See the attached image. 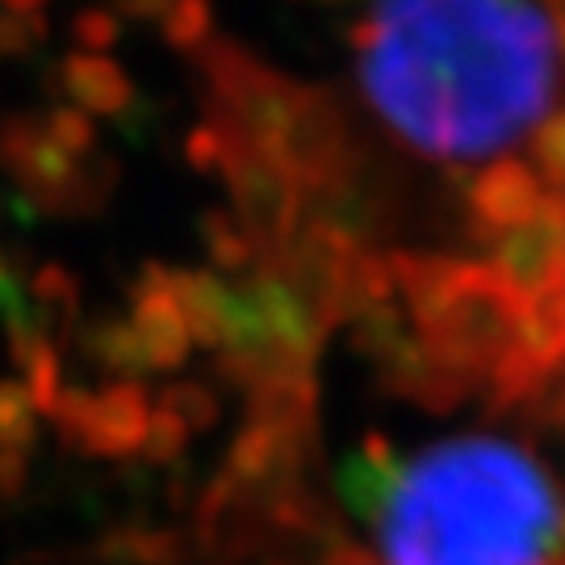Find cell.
<instances>
[{"label":"cell","instance_id":"obj_1","mask_svg":"<svg viewBox=\"0 0 565 565\" xmlns=\"http://www.w3.org/2000/svg\"><path fill=\"white\" fill-rule=\"evenodd\" d=\"M352 46L364 102L431 160L507 151L541 130L557 97V9L382 4L356 21Z\"/></svg>","mask_w":565,"mask_h":565},{"label":"cell","instance_id":"obj_2","mask_svg":"<svg viewBox=\"0 0 565 565\" xmlns=\"http://www.w3.org/2000/svg\"><path fill=\"white\" fill-rule=\"evenodd\" d=\"M382 565H565L557 486L527 448L461 436L403 461Z\"/></svg>","mask_w":565,"mask_h":565},{"label":"cell","instance_id":"obj_3","mask_svg":"<svg viewBox=\"0 0 565 565\" xmlns=\"http://www.w3.org/2000/svg\"><path fill=\"white\" fill-rule=\"evenodd\" d=\"M205 118L260 147L298 177L306 202L361 181V147L340 102L256 60L247 46L214 39L202 51Z\"/></svg>","mask_w":565,"mask_h":565},{"label":"cell","instance_id":"obj_4","mask_svg":"<svg viewBox=\"0 0 565 565\" xmlns=\"http://www.w3.org/2000/svg\"><path fill=\"white\" fill-rule=\"evenodd\" d=\"M394 289L424 352L469 394L503 382L524 331V306L503 289L486 260H452L424 252H385Z\"/></svg>","mask_w":565,"mask_h":565},{"label":"cell","instance_id":"obj_5","mask_svg":"<svg viewBox=\"0 0 565 565\" xmlns=\"http://www.w3.org/2000/svg\"><path fill=\"white\" fill-rule=\"evenodd\" d=\"M0 168L21 189V202L34 214L51 218H88L97 214L114 184V160H72L42 135V118L34 114H4L0 118Z\"/></svg>","mask_w":565,"mask_h":565},{"label":"cell","instance_id":"obj_6","mask_svg":"<svg viewBox=\"0 0 565 565\" xmlns=\"http://www.w3.org/2000/svg\"><path fill=\"white\" fill-rule=\"evenodd\" d=\"M218 135H223L218 181L226 184V193L235 202V218H239V226L247 231L252 247H256V264L277 260L306 226L302 184H298V177L277 156H268L260 147L243 142L226 126H218Z\"/></svg>","mask_w":565,"mask_h":565},{"label":"cell","instance_id":"obj_7","mask_svg":"<svg viewBox=\"0 0 565 565\" xmlns=\"http://www.w3.org/2000/svg\"><path fill=\"white\" fill-rule=\"evenodd\" d=\"M490 273L524 306H541L565 289V198L548 193L545 210L520 231L490 243Z\"/></svg>","mask_w":565,"mask_h":565},{"label":"cell","instance_id":"obj_8","mask_svg":"<svg viewBox=\"0 0 565 565\" xmlns=\"http://www.w3.org/2000/svg\"><path fill=\"white\" fill-rule=\"evenodd\" d=\"M465 198H469L473 231H478L482 239H499L507 231L527 226L545 210L548 189H545V181L536 177L532 163L507 156V160L482 168V172L469 181Z\"/></svg>","mask_w":565,"mask_h":565},{"label":"cell","instance_id":"obj_9","mask_svg":"<svg viewBox=\"0 0 565 565\" xmlns=\"http://www.w3.org/2000/svg\"><path fill=\"white\" fill-rule=\"evenodd\" d=\"M130 331L139 340L142 369L147 373H177L184 369L193 340L184 327L181 306L168 294V268L163 264H147L139 273V281L130 289Z\"/></svg>","mask_w":565,"mask_h":565},{"label":"cell","instance_id":"obj_10","mask_svg":"<svg viewBox=\"0 0 565 565\" xmlns=\"http://www.w3.org/2000/svg\"><path fill=\"white\" fill-rule=\"evenodd\" d=\"M403 478V457L398 448L385 440L382 431H369L356 452H348L335 473V490H340V503L361 520V524L377 527L385 515V507L398 490Z\"/></svg>","mask_w":565,"mask_h":565},{"label":"cell","instance_id":"obj_11","mask_svg":"<svg viewBox=\"0 0 565 565\" xmlns=\"http://www.w3.org/2000/svg\"><path fill=\"white\" fill-rule=\"evenodd\" d=\"M151 394L142 382H109L93 403V419L84 431L81 452L88 457H130L147 440L151 424Z\"/></svg>","mask_w":565,"mask_h":565},{"label":"cell","instance_id":"obj_12","mask_svg":"<svg viewBox=\"0 0 565 565\" xmlns=\"http://www.w3.org/2000/svg\"><path fill=\"white\" fill-rule=\"evenodd\" d=\"M168 294L181 306L189 340L218 356L235 319V285L210 268H168Z\"/></svg>","mask_w":565,"mask_h":565},{"label":"cell","instance_id":"obj_13","mask_svg":"<svg viewBox=\"0 0 565 565\" xmlns=\"http://www.w3.org/2000/svg\"><path fill=\"white\" fill-rule=\"evenodd\" d=\"M60 84L67 93V105L84 109L88 118H121L135 109V84L109 55H67L60 63Z\"/></svg>","mask_w":565,"mask_h":565},{"label":"cell","instance_id":"obj_14","mask_svg":"<svg viewBox=\"0 0 565 565\" xmlns=\"http://www.w3.org/2000/svg\"><path fill=\"white\" fill-rule=\"evenodd\" d=\"M93 553L105 565H184V557H189V536L177 532V527L121 524V527H109Z\"/></svg>","mask_w":565,"mask_h":565},{"label":"cell","instance_id":"obj_15","mask_svg":"<svg viewBox=\"0 0 565 565\" xmlns=\"http://www.w3.org/2000/svg\"><path fill=\"white\" fill-rule=\"evenodd\" d=\"M25 289H30V306H34V315H39L42 327H67L81 319V277L67 268V264H55L46 260L39 264V268H30V281H25Z\"/></svg>","mask_w":565,"mask_h":565},{"label":"cell","instance_id":"obj_16","mask_svg":"<svg viewBox=\"0 0 565 565\" xmlns=\"http://www.w3.org/2000/svg\"><path fill=\"white\" fill-rule=\"evenodd\" d=\"M202 247L210 273H218L226 281H243L256 268V247L239 226V218L226 210H205L202 214Z\"/></svg>","mask_w":565,"mask_h":565},{"label":"cell","instance_id":"obj_17","mask_svg":"<svg viewBox=\"0 0 565 565\" xmlns=\"http://www.w3.org/2000/svg\"><path fill=\"white\" fill-rule=\"evenodd\" d=\"M81 348L97 369L114 373V382H135V373H147L130 319H102V323L84 327Z\"/></svg>","mask_w":565,"mask_h":565},{"label":"cell","instance_id":"obj_18","mask_svg":"<svg viewBox=\"0 0 565 565\" xmlns=\"http://www.w3.org/2000/svg\"><path fill=\"white\" fill-rule=\"evenodd\" d=\"M51 34V18L34 0H4L0 4V60H21L39 51Z\"/></svg>","mask_w":565,"mask_h":565},{"label":"cell","instance_id":"obj_19","mask_svg":"<svg viewBox=\"0 0 565 565\" xmlns=\"http://www.w3.org/2000/svg\"><path fill=\"white\" fill-rule=\"evenodd\" d=\"M160 39L168 42V46H177V51H198V55H202L205 46L218 39V34H214V9H210V4H198V0L163 4Z\"/></svg>","mask_w":565,"mask_h":565},{"label":"cell","instance_id":"obj_20","mask_svg":"<svg viewBox=\"0 0 565 565\" xmlns=\"http://www.w3.org/2000/svg\"><path fill=\"white\" fill-rule=\"evenodd\" d=\"M42 135L67 151L72 160H97V121L76 105H55L42 114Z\"/></svg>","mask_w":565,"mask_h":565},{"label":"cell","instance_id":"obj_21","mask_svg":"<svg viewBox=\"0 0 565 565\" xmlns=\"http://www.w3.org/2000/svg\"><path fill=\"white\" fill-rule=\"evenodd\" d=\"M21 385H25L34 411L51 419V411L60 406L63 390H67V385H63V356H60V348H55V340L39 343V352L21 364Z\"/></svg>","mask_w":565,"mask_h":565},{"label":"cell","instance_id":"obj_22","mask_svg":"<svg viewBox=\"0 0 565 565\" xmlns=\"http://www.w3.org/2000/svg\"><path fill=\"white\" fill-rule=\"evenodd\" d=\"M39 440V411L21 382H0V448L30 452Z\"/></svg>","mask_w":565,"mask_h":565},{"label":"cell","instance_id":"obj_23","mask_svg":"<svg viewBox=\"0 0 565 565\" xmlns=\"http://www.w3.org/2000/svg\"><path fill=\"white\" fill-rule=\"evenodd\" d=\"M160 406H168L189 431H210L223 419V403L205 382H172L160 394Z\"/></svg>","mask_w":565,"mask_h":565},{"label":"cell","instance_id":"obj_24","mask_svg":"<svg viewBox=\"0 0 565 565\" xmlns=\"http://www.w3.org/2000/svg\"><path fill=\"white\" fill-rule=\"evenodd\" d=\"M527 151H532V168L545 181L548 193H565V109L548 114L541 121V130L532 135Z\"/></svg>","mask_w":565,"mask_h":565},{"label":"cell","instance_id":"obj_25","mask_svg":"<svg viewBox=\"0 0 565 565\" xmlns=\"http://www.w3.org/2000/svg\"><path fill=\"white\" fill-rule=\"evenodd\" d=\"M189 440H193V431L168 406H156L151 411V424H147V440H142L139 452L147 465H177L184 457Z\"/></svg>","mask_w":565,"mask_h":565},{"label":"cell","instance_id":"obj_26","mask_svg":"<svg viewBox=\"0 0 565 565\" xmlns=\"http://www.w3.org/2000/svg\"><path fill=\"white\" fill-rule=\"evenodd\" d=\"M72 39L84 55H109L121 39V18L114 9H84L72 18Z\"/></svg>","mask_w":565,"mask_h":565},{"label":"cell","instance_id":"obj_27","mask_svg":"<svg viewBox=\"0 0 565 565\" xmlns=\"http://www.w3.org/2000/svg\"><path fill=\"white\" fill-rule=\"evenodd\" d=\"M184 156H189V168H198L205 177H218V160H223V135L214 121H198L184 139Z\"/></svg>","mask_w":565,"mask_h":565},{"label":"cell","instance_id":"obj_28","mask_svg":"<svg viewBox=\"0 0 565 565\" xmlns=\"http://www.w3.org/2000/svg\"><path fill=\"white\" fill-rule=\"evenodd\" d=\"M30 486V452L0 448V503H18Z\"/></svg>","mask_w":565,"mask_h":565},{"label":"cell","instance_id":"obj_29","mask_svg":"<svg viewBox=\"0 0 565 565\" xmlns=\"http://www.w3.org/2000/svg\"><path fill=\"white\" fill-rule=\"evenodd\" d=\"M315 565H382V557H377L373 548H364L343 536V541H335V545H327Z\"/></svg>","mask_w":565,"mask_h":565},{"label":"cell","instance_id":"obj_30","mask_svg":"<svg viewBox=\"0 0 565 565\" xmlns=\"http://www.w3.org/2000/svg\"><path fill=\"white\" fill-rule=\"evenodd\" d=\"M273 565H285V562H273Z\"/></svg>","mask_w":565,"mask_h":565},{"label":"cell","instance_id":"obj_31","mask_svg":"<svg viewBox=\"0 0 565 565\" xmlns=\"http://www.w3.org/2000/svg\"><path fill=\"white\" fill-rule=\"evenodd\" d=\"M562 198H565V193H562Z\"/></svg>","mask_w":565,"mask_h":565}]
</instances>
